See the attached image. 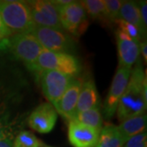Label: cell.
<instances>
[{
	"instance_id": "cell-25",
	"label": "cell",
	"mask_w": 147,
	"mask_h": 147,
	"mask_svg": "<svg viewBox=\"0 0 147 147\" xmlns=\"http://www.w3.org/2000/svg\"><path fill=\"white\" fill-rule=\"evenodd\" d=\"M0 147H13V141L10 137H7L0 140Z\"/></svg>"
},
{
	"instance_id": "cell-20",
	"label": "cell",
	"mask_w": 147,
	"mask_h": 147,
	"mask_svg": "<svg viewBox=\"0 0 147 147\" xmlns=\"http://www.w3.org/2000/svg\"><path fill=\"white\" fill-rule=\"evenodd\" d=\"M41 145V142L28 131L20 132L13 142V147H40Z\"/></svg>"
},
{
	"instance_id": "cell-9",
	"label": "cell",
	"mask_w": 147,
	"mask_h": 147,
	"mask_svg": "<svg viewBox=\"0 0 147 147\" xmlns=\"http://www.w3.org/2000/svg\"><path fill=\"white\" fill-rule=\"evenodd\" d=\"M131 72V69L126 67H119L117 69L105 101L104 112L106 118H111L115 114L117 106L128 84Z\"/></svg>"
},
{
	"instance_id": "cell-6",
	"label": "cell",
	"mask_w": 147,
	"mask_h": 147,
	"mask_svg": "<svg viewBox=\"0 0 147 147\" xmlns=\"http://www.w3.org/2000/svg\"><path fill=\"white\" fill-rule=\"evenodd\" d=\"M60 21L63 30L75 36L86 30L88 21L86 11L80 1H72L69 4L58 8Z\"/></svg>"
},
{
	"instance_id": "cell-24",
	"label": "cell",
	"mask_w": 147,
	"mask_h": 147,
	"mask_svg": "<svg viewBox=\"0 0 147 147\" xmlns=\"http://www.w3.org/2000/svg\"><path fill=\"white\" fill-rule=\"evenodd\" d=\"M139 6V11H140V16L142 20V25L146 30L147 29V2L146 1H141Z\"/></svg>"
},
{
	"instance_id": "cell-1",
	"label": "cell",
	"mask_w": 147,
	"mask_h": 147,
	"mask_svg": "<svg viewBox=\"0 0 147 147\" xmlns=\"http://www.w3.org/2000/svg\"><path fill=\"white\" fill-rule=\"evenodd\" d=\"M146 91V76L142 64L137 63L131 69L127 86L117 106L116 112L121 122L145 114L147 105Z\"/></svg>"
},
{
	"instance_id": "cell-11",
	"label": "cell",
	"mask_w": 147,
	"mask_h": 147,
	"mask_svg": "<svg viewBox=\"0 0 147 147\" xmlns=\"http://www.w3.org/2000/svg\"><path fill=\"white\" fill-rule=\"evenodd\" d=\"M100 131L92 127L71 120L69 123V141L74 147H96Z\"/></svg>"
},
{
	"instance_id": "cell-19",
	"label": "cell",
	"mask_w": 147,
	"mask_h": 147,
	"mask_svg": "<svg viewBox=\"0 0 147 147\" xmlns=\"http://www.w3.org/2000/svg\"><path fill=\"white\" fill-rule=\"evenodd\" d=\"M84 6L86 13H88L91 18L100 21H108L105 12L104 0H84L80 1Z\"/></svg>"
},
{
	"instance_id": "cell-14",
	"label": "cell",
	"mask_w": 147,
	"mask_h": 147,
	"mask_svg": "<svg viewBox=\"0 0 147 147\" xmlns=\"http://www.w3.org/2000/svg\"><path fill=\"white\" fill-rule=\"evenodd\" d=\"M99 96L94 82L88 80L82 83V87L79 92L75 115L84 110L98 107Z\"/></svg>"
},
{
	"instance_id": "cell-21",
	"label": "cell",
	"mask_w": 147,
	"mask_h": 147,
	"mask_svg": "<svg viewBox=\"0 0 147 147\" xmlns=\"http://www.w3.org/2000/svg\"><path fill=\"white\" fill-rule=\"evenodd\" d=\"M105 7L107 20L115 22L119 16V11L123 3L120 0H105Z\"/></svg>"
},
{
	"instance_id": "cell-23",
	"label": "cell",
	"mask_w": 147,
	"mask_h": 147,
	"mask_svg": "<svg viewBox=\"0 0 147 147\" xmlns=\"http://www.w3.org/2000/svg\"><path fill=\"white\" fill-rule=\"evenodd\" d=\"M123 147H147L146 131L129 137L124 142Z\"/></svg>"
},
{
	"instance_id": "cell-28",
	"label": "cell",
	"mask_w": 147,
	"mask_h": 147,
	"mask_svg": "<svg viewBox=\"0 0 147 147\" xmlns=\"http://www.w3.org/2000/svg\"><path fill=\"white\" fill-rule=\"evenodd\" d=\"M7 137V136H6L5 134L4 128H3V125H2L1 123H0V140H2L3 138H4V137Z\"/></svg>"
},
{
	"instance_id": "cell-3",
	"label": "cell",
	"mask_w": 147,
	"mask_h": 147,
	"mask_svg": "<svg viewBox=\"0 0 147 147\" xmlns=\"http://www.w3.org/2000/svg\"><path fill=\"white\" fill-rule=\"evenodd\" d=\"M8 46L13 56L34 70L43 48L31 33L18 34L10 37Z\"/></svg>"
},
{
	"instance_id": "cell-27",
	"label": "cell",
	"mask_w": 147,
	"mask_h": 147,
	"mask_svg": "<svg viewBox=\"0 0 147 147\" xmlns=\"http://www.w3.org/2000/svg\"><path fill=\"white\" fill-rule=\"evenodd\" d=\"M8 36H9V35H8V33L7 31L5 26H4V25H3V21H2L1 16H0V42H1L4 38Z\"/></svg>"
},
{
	"instance_id": "cell-2",
	"label": "cell",
	"mask_w": 147,
	"mask_h": 147,
	"mask_svg": "<svg viewBox=\"0 0 147 147\" xmlns=\"http://www.w3.org/2000/svg\"><path fill=\"white\" fill-rule=\"evenodd\" d=\"M0 16L9 36L31 33L36 26L26 2L0 1Z\"/></svg>"
},
{
	"instance_id": "cell-26",
	"label": "cell",
	"mask_w": 147,
	"mask_h": 147,
	"mask_svg": "<svg viewBox=\"0 0 147 147\" xmlns=\"http://www.w3.org/2000/svg\"><path fill=\"white\" fill-rule=\"evenodd\" d=\"M139 47H140V52L142 53V57L144 58V61H145V63L147 62V43L146 42L143 41V42H140L139 44Z\"/></svg>"
},
{
	"instance_id": "cell-13",
	"label": "cell",
	"mask_w": 147,
	"mask_h": 147,
	"mask_svg": "<svg viewBox=\"0 0 147 147\" xmlns=\"http://www.w3.org/2000/svg\"><path fill=\"white\" fill-rule=\"evenodd\" d=\"M118 53H119V67L131 69L137 62L140 55V42L133 40L126 33L118 30L116 31Z\"/></svg>"
},
{
	"instance_id": "cell-29",
	"label": "cell",
	"mask_w": 147,
	"mask_h": 147,
	"mask_svg": "<svg viewBox=\"0 0 147 147\" xmlns=\"http://www.w3.org/2000/svg\"><path fill=\"white\" fill-rule=\"evenodd\" d=\"M47 147H50V146H47Z\"/></svg>"
},
{
	"instance_id": "cell-5",
	"label": "cell",
	"mask_w": 147,
	"mask_h": 147,
	"mask_svg": "<svg viewBox=\"0 0 147 147\" xmlns=\"http://www.w3.org/2000/svg\"><path fill=\"white\" fill-rule=\"evenodd\" d=\"M31 34L37 38L44 50L56 53H71L75 50V42L63 30L35 26Z\"/></svg>"
},
{
	"instance_id": "cell-22",
	"label": "cell",
	"mask_w": 147,
	"mask_h": 147,
	"mask_svg": "<svg viewBox=\"0 0 147 147\" xmlns=\"http://www.w3.org/2000/svg\"><path fill=\"white\" fill-rule=\"evenodd\" d=\"M115 22L119 26V30L126 33L133 40L138 42H141V40L143 38V37L142 36L139 30L135 26L131 25L130 23H127L121 19H118Z\"/></svg>"
},
{
	"instance_id": "cell-16",
	"label": "cell",
	"mask_w": 147,
	"mask_h": 147,
	"mask_svg": "<svg viewBox=\"0 0 147 147\" xmlns=\"http://www.w3.org/2000/svg\"><path fill=\"white\" fill-rule=\"evenodd\" d=\"M119 19L130 23L135 26L141 33L142 36H144L146 34V30L142 25L140 11L138 3L133 1H123V3L119 11Z\"/></svg>"
},
{
	"instance_id": "cell-4",
	"label": "cell",
	"mask_w": 147,
	"mask_h": 147,
	"mask_svg": "<svg viewBox=\"0 0 147 147\" xmlns=\"http://www.w3.org/2000/svg\"><path fill=\"white\" fill-rule=\"evenodd\" d=\"M34 69L55 70L72 76L77 74L80 70V64L78 59L69 53H56L42 50L37 60Z\"/></svg>"
},
{
	"instance_id": "cell-8",
	"label": "cell",
	"mask_w": 147,
	"mask_h": 147,
	"mask_svg": "<svg viewBox=\"0 0 147 147\" xmlns=\"http://www.w3.org/2000/svg\"><path fill=\"white\" fill-rule=\"evenodd\" d=\"M74 78L55 70L40 71V84L42 92L53 105L64 94Z\"/></svg>"
},
{
	"instance_id": "cell-10",
	"label": "cell",
	"mask_w": 147,
	"mask_h": 147,
	"mask_svg": "<svg viewBox=\"0 0 147 147\" xmlns=\"http://www.w3.org/2000/svg\"><path fill=\"white\" fill-rule=\"evenodd\" d=\"M57 120V112L50 103L38 105L29 118V125L39 133H48L53 130Z\"/></svg>"
},
{
	"instance_id": "cell-12",
	"label": "cell",
	"mask_w": 147,
	"mask_h": 147,
	"mask_svg": "<svg viewBox=\"0 0 147 147\" xmlns=\"http://www.w3.org/2000/svg\"><path fill=\"white\" fill-rule=\"evenodd\" d=\"M82 87V82L79 79H72L67 89L61 98L53 105L58 114L69 122L75 115L79 92Z\"/></svg>"
},
{
	"instance_id": "cell-15",
	"label": "cell",
	"mask_w": 147,
	"mask_h": 147,
	"mask_svg": "<svg viewBox=\"0 0 147 147\" xmlns=\"http://www.w3.org/2000/svg\"><path fill=\"white\" fill-rule=\"evenodd\" d=\"M146 124L147 116L143 114L122 121L119 126H118V129L123 140L126 142L129 137L146 131Z\"/></svg>"
},
{
	"instance_id": "cell-7",
	"label": "cell",
	"mask_w": 147,
	"mask_h": 147,
	"mask_svg": "<svg viewBox=\"0 0 147 147\" xmlns=\"http://www.w3.org/2000/svg\"><path fill=\"white\" fill-rule=\"evenodd\" d=\"M26 3L30 11L32 20L36 26L64 30L60 21L57 7L54 5L51 1H28Z\"/></svg>"
},
{
	"instance_id": "cell-18",
	"label": "cell",
	"mask_w": 147,
	"mask_h": 147,
	"mask_svg": "<svg viewBox=\"0 0 147 147\" xmlns=\"http://www.w3.org/2000/svg\"><path fill=\"white\" fill-rule=\"evenodd\" d=\"M72 121L92 127L99 131L102 128V116L100 112L99 106L79 112L74 115Z\"/></svg>"
},
{
	"instance_id": "cell-17",
	"label": "cell",
	"mask_w": 147,
	"mask_h": 147,
	"mask_svg": "<svg viewBox=\"0 0 147 147\" xmlns=\"http://www.w3.org/2000/svg\"><path fill=\"white\" fill-rule=\"evenodd\" d=\"M124 142L118 127L108 124L101 128L96 147H123Z\"/></svg>"
}]
</instances>
